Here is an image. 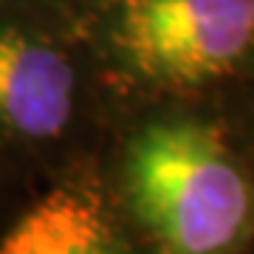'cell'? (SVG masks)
<instances>
[{
	"mask_svg": "<svg viewBox=\"0 0 254 254\" xmlns=\"http://www.w3.org/2000/svg\"><path fill=\"white\" fill-rule=\"evenodd\" d=\"M127 198L158 254H237L254 232V190L215 127L167 119L127 150Z\"/></svg>",
	"mask_w": 254,
	"mask_h": 254,
	"instance_id": "cell-1",
	"label": "cell"
},
{
	"mask_svg": "<svg viewBox=\"0 0 254 254\" xmlns=\"http://www.w3.org/2000/svg\"><path fill=\"white\" fill-rule=\"evenodd\" d=\"M254 48V0H127L119 51L136 73L198 85L235 71Z\"/></svg>",
	"mask_w": 254,
	"mask_h": 254,
	"instance_id": "cell-2",
	"label": "cell"
},
{
	"mask_svg": "<svg viewBox=\"0 0 254 254\" xmlns=\"http://www.w3.org/2000/svg\"><path fill=\"white\" fill-rule=\"evenodd\" d=\"M73 110V71L51 46L0 26V130L23 138L60 136Z\"/></svg>",
	"mask_w": 254,
	"mask_h": 254,
	"instance_id": "cell-3",
	"label": "cell"
},
{
	"mask_svg": "<svg viewBox=\"0 0 254 254\" xmlns=\"http://www.w3.org/2000/svg\"><path fill=\"white\" fill-rule=\"evenodd\" d=\"M0 254H125V249L93 195L57 190L6 235Z\"/></svg>",
	"mask_w": 254,
	"mask_h": 254,
	"instance_id": "cell-4",
	"label": "cell"
}]
</instances>
